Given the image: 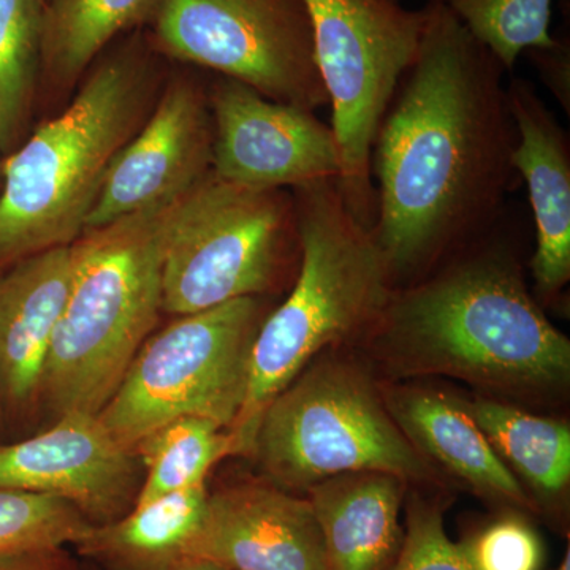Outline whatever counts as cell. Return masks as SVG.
Returning a JSON list of instances; mask_svg holds the SVG:
<instances>
[{"mask_svg": "<svg viewBox=\"0 0 570 570\" xmlns=\"http://www.w3.org/2000/svg\"><path fill=\"white\" fill-rule=\"evenodd\" d=\"M392 2H397V3H400V0H392Z\"/></svg>", "mask_w": 570, "mask_h": 570, "instance_id": "e575fe53", "label": "cell"}, {"mask_svg": "<svg viewBox=\"0 0 570 570\" xmlns=\"http://www.w3.org/2000/svg\"><path fill=\"white\" fill-rule=\"evenodd\" d=\"M3 423H6V411H3L2 400H0V434H2Z\"/></svg>", "mask_w": 570, "mask_h": 570, "instance_id": "1f68e13d", "label": "cell"}, {"mask_svg": "<svg viewBox=\"0 0 570 570\" xmlns=\"http://www.w3.org/2000/svg\"><path fill=\"white\" fill-rule=\"evenodd\" d=\"M448 9L468 32L512 71L524 52L550 50L551 0H431Z\"/></svg>", "mask_w": 570, "mask_h": 570, "instance_id": "cb8c5ba5", "label": "cell"}, {"mask_svg": "<svg viewBox=\"0 0 570 570\" xmlns=\"http://www.w3.org/2000/svg\"><path fill=\"white\" fill-rule=\"evenodd\" d=\"M159 0H48L41 78L69 91L124 33L148 24Z\"/></svg>", "mask_w": 570, "mask_h": 570, "instance_id": "ffe728a7", "label": "cell"}, {"mask_svg": "<svg viewBox=\"0 0 570 570\" xmlns=\"http://www.w3.org/2000/svg\"><path fill=\"white\" fill-rule=\"evenodd\" d=\"M489 234L431 275L393 288L365 333L393 377L449 376L512 396L568 384L570 343Z\"/></svg>", "mask_w": 570, "mask_h": 570, "instance_id": "7a4b0ae2", "label": "cell"}, {"mask_svg": "<svg viewBox=\"0 0 570 570\" xmlns=\"http://www.w3.org/2000/svg\"><path fill=\"white\" fill-rule=\"evenodd\" d=\"M299 250L294 195L209 174L179 198L164 247L163 311L189 316L264 296Z\"/></svg>", "mask_w": 570, "mask_h": 570, "instance_id": "ba28073f", "label": "cell"}, {"mask_svg": "<svg viewBox=\"0 0 570 570\" xmlns=\"http://www.w3.org/2000/svg\"><path fill=\"white\" fill-rule=\"evenodd\" d=\"M208 493L204 483L135 505L111 523L91 524L75 551L100 570H174L200 527Z\"/></svg>", "mask_w": 570, "mask_h": 570, "instance_id": "d6986e66", "label": "cell"}, {"mask_svg": "<svg viewBox=\"0 0 570 570\" xmlns=\"http://www.w3.org/2000/svg\"><path fill=\"white\" fill-rule=\"evenodd\" d=\"M75 570H99V569L94 568V566L89 564V562H86V564H80V562H78L77 568H75Z\"/></svg>", "mask_w": 570, "mask_h": 570, "instance_id": "d6a6232c", "label": "cell"}, {"mask_svg": "<svg viewBox=\"0 0 570 570\" xmlns=\"http://www.w3.org/2000/svg\"><path fill=\"white\" fill-rule=\"evenodd\" d=\"M292 195L298 272L254 341L245 406L230 430L238 455H250L266 404L318 354L365 336L393 291L376 239L348 212L336 179L295 187Z\"/></svg>", "mask_w": 570, "mask_h": 570, "instance_id": "277c9868", "label": "cell"}, {"mask_svg": "<svg viewBox=\"0 0 570 570\" xmlns=\"http://www.w3.org/2000/svg\"><path fill=\"white\" fill-rule=\"evenodd\" d=\"M318 75L332 105L341 195L366 228L376 220L371 153L385 111L417 55L425 9L392 0H305Z\"/></svg>", "mask_w": 570, "mask_h": 570, "instance_id": "9c48e42d", "label": "cell"}, {"mask_svg": "<svg viewBox=\"0 0 570 570\" xmlns=\"http://www.w3.org/2000/svg\"><path fill=\"white\" fill-rule=\"evenodd\" d=\"M156 71L134 37L105 51L69 107L3 159L0 273L82 235L112 160L156 104Z\"/></svg>", "mask_w": 570, "mask_h": 570, "instance_id": "3957f363", "label": "cell"}, {"mask_svg": "<svg viewBox=\"0 0 570 570\" xmlns=\"http://www.w3.org/2000/svg\"><path fill=\"white\" fill-rule=\"evenodd\" d=\"M148 26L165 58L303 110L328 105L305 0H159Z\"/></svg>", "mask_w": 570, "mask_h": 570, "instance_id": "30bf717a", "label": "cell"}, {"mask_svg": "<svg viewBox=\"0 0 570 570\" xmlns=\"http://www.w3.org/2000/svg\"><path fill=\"white\" fill-rule=\"evenodd\" d=\"M77 564L66 547L0 551V570H75Z\"/></svg>", "mask_w": 570, "mask_h": 570, "instance_id": "f1b7e54d", "label": "cell"}, {"mask_svg": "<svg viewBox=\"0 0 570 570\" xmlns=\"http://www.w3.org/2000/svg\"><path fill=\"white\" fill-rule=\"evenodd\" d=\"M3 159H6V157H3V154L0 153V176H2V164H3Z\"/></svg>", "mask_w": 570, "mask_h": 570, "instance_id": "836d02e7", "label": "cell"}, {"mask_svg": "<svg viewBox=\"0 0 570 570\" xmlns=\"http://www.w3.org/2000/svg\"><path fill=\"white\" fill-rule=\"evenodd\" d=\"M134 452L145 468L135 505L204 485L214 464L225 456L238 455L234 434L202 417L171 420L135 445Z\"/></svg>", "mask_w": 570, "mask_h": 570, "instance_id": "7402d4cb", "label": "cell"}, {"mask_svg": "<svg viewBox=\"0 0 570 570\" xmlns=\"http://www.w3.org/2000/svg\"><path fill=\"white\" fill-rule=\"evenodd\" d=\"M392 570H472L460 546L449 539L438 501L407 502L403 547Z\"/></svg>", "mask_w": 570, "mask_h": 570, "instance_id": "484cf974", "label": "cell"}, {"mask_svg": "<svg viewBox=\"0 0 570 570\" xmlns=\"http://www.w3.org/2000/svg\"><path fill=\"white\" fill-rule=\"evenodd\" d=\"M212 165L208 92L190 80L170 82L112 160L82 234L181 197L212 174Z\"/></svg>", "mask_w": 570, "mask_h": 570, "instance_id": "4fadbf2b", "label": "cell"}, {"mask_svg": "<svg viewBox=\"0 0 570 570\" xmlns=\"http://www.w3.org/2000/svg\"><path fill=\"white\" fill-rule=\"evenodd\" d=\"M406 483L387 472H348L307 489L326 570H392L404 540Z\"/></svg>", "mask_w": 570, "mask_h": 570, "instance_id": "ac0fdd59", "label": "cell"}, {"mask_svg": "<svg viewBox=\"0 0 570 570\" xmlns=\"http://www.w3.org/2000/svg\"><path fill=\"white\" fill-rule=\"evenodd\" d=\"M208 104L217 178L253 189H295L340 178L335 134L316 112L276 102L220 75Z\"/></svg>", "mask_w": 570, "mask_h": 570, "instance_id": "8fae6325", "label": "cell"}, {"mask_svg": "<svg viewBox=\"0 0 570 570\" xmlns=\"http://www.w3.org/2000/svg\"><path fill=\"white\" fill-rule=\"evenodd\" d=\"M91 524L62 499L0 489V551L73 546Z\"/></svg>", "mask_w": 570, "mask_h": 570, "instance_id": "d4e9b609", "label": "cell"}, {"mask_svg": "<svg viewBox=\"0 0 570 570\" xmlns=\"http://www.w3.org/2000/svg\"><path fill=\"white\" fill-rule=\"evenodd\" d=\"M48 0H0V153L29 137L41 85V39Z\"/></svg>", "mask_w": 570, "mask_h": 570, "instance_id": "603a6c76", "label": "cell"}, {"mask_svg": "<svg viewBox=\"0 0 570 570\" xmlns=\"http://www.w3.org/2000/svg\"><path fill=\"white\" fill-rule=\"evenodd\" d=\"M181 197L73 243L70 294L41 379L40 403L56 417L99 414L151 336L163 311L165 238Z\"/></svg>", "mask_w": 570, "mask_h": 570, "instance_id": "5b68a950", "label": "cell"}, {"mask_svg": "<svg viewBox=\"0 0 570 570\" xmlns=\"http://www.w3.org/2000/svg\"><path fill=\"white\" fill-rule=\"evenodd\" d=\"M227 570H326L324 539L309 499L272 482H242L208 493L186 547Z\"/></svg>", "mask_w": 570, "mask_h": 570, "instance_id": "5bb4252c", "label": "cell"}, {"mask_svg": "<svg viewBox=\"0 0 570 570\" xmlns=\"http://www.w3.org/2000/svg\"><path fill=\"white\" fill-rule=\"evenodd\" d=\"M141 469L137 453L89 412H66L36 436L0 444V489L62 499L92 524L135 508Z\"/></svg>", "mask_w": 570, "mask_h": 570, "instance_id": "7c38bea8", "label": "cell"}, {"mask_svg": "<svg viewBox=\"0 0 570 570\" xmlns=\"http://www.w3.org/2000/svg\"><path fill=\"white\" fill-rule=\"evenodd\" d=\"M460 549L472 570H540L543 564L538 532L517 515L487 524Z\"/></svg>", "mask_w": 570, "mask_h": 570, "instance_id": "4316f807", "label": "cell"}, {"mask_svg": "<svg viewBox=\"0 0 570 570\" xmlns=\"http://www.w3.org/2000/svg\"><path fill=\"white\" fill-rule=\"evenodd\" d=\"M554 570H570V547H568L564 557H562L560 564H558V568Z\"/></svg>", "mask_w": 570, "mask_h": 570, "instance_id": "4dcf8cb0", "label": "cell"}, {"mask_svg": "<svg viewBox=\"0 0 570 570\" xmlns=\"http://www.w3.org/2000/svg\"><path fill=\"white\" fill-rule=\"evenodd\" d=\"M534 63L538 66L543 81L549 86L551 92L557 97L566 111H569L570 100V77H569V51L564 45L558 43L550 50L531 51Z\"/></svg>", "mask_w": 570, "mask_h": 570, "instance_id": "83f0119b", "label": "cell"}, {"mask_svg": "<svg viewBox=\"0 0 570 570\" xmlns=\"http://www.w3.org/2000/svg\"><path fill=\"white\" fill-rule=\"evenodd\" d=\"M174 570H227L216 562L204 560V558L184 557Z\"/></svg>", "mask_w": 570, "mask_h": 570, "instance_id": "f546056e", "label": "cell"}, {"mask_svg": "<svg viewBox=\"0 0 570 570\" xmlns=\"http://www.w3.org/2000/svg\"><path fill=\"white\" fill-rule=\"evenodd\" d=\"M73 245L22 258L0 273V400L7 419L40 404L41 379L70 294Z\"/></svg>", "mask_w": 570, "mask_h": 570, "instance_id": "2e32d148", "label": "cell"}, {"mask_svg": "<svg viewBox=\"0 0 570 570\" xmlns=\"http://www.w3.org/2000/svg\"><path fill=\"white\" fill-rule=\"evenodd\" d=\"M266 316L264 296H245L179 317L145 341L97 415L130 450L181 417L232 430L245 406L250 354Z\"/></svg>", "mask_w": 570, "mask_h": 570, "instance_id": "52a82bcc", "label": "cell"}, {"mask_svg": "<svg viewBox=\"0 0 570 570\" xmlns=\"http://www.w3.org/2000/svg\"><path fill=\"white\" fill-rule=\"evenodd\" d=\"M379 389L396 425L430 463L436 461L483 497L515 509H535L519 479L469 414L464 401L411 385Z\"/></svg>", "mask_w": 570, "mask_h": 570, "instance_id": "e0dca14e", "label": "cell"}, {"mask_svg": "<svg viewBox=\"0 0 570 570\" xmlns=\"http://www.w3.org/2000/svg\"><path fill=\"white\" fill-rule=\"evenodd\" d=\"M249 456L287 491L348 472H387L404 482L436 478L390 415L376 382L335 358L305 367L266 404Z\"/></svg>", "mask_w": 570, "mask_h": 570, "instance_id": "8992f818", "label": "cell"}, {"mask_svg": "<svg viewBox=\"0 0 570 570\" xmlns=\"http://www.w3.org/2000/svg\"><path fill=\"white\" fill-rule=\"evenodd\" d=\"M504 73L448 9L430 0L417 55L371 153L377 202L371 234L393 288L401 277L426 276L508 212L519 175Z\"/></svg>", "mask_w": 570, "mask_h": 570, "instance_id": "6da1fadb", "label": "cell"}, {"mask_svg": "<svg viewBox=\"0 0 570 570\" xmlns=\"http://www.w3.org/2000/svg\"><path fill=\"white\" fill-rule=\"evenodd\" d=\"M505 86L517 127L513 168L527 184L534 219V291L551 302L570 279L569 137L531 81L512 78Z\"/></svg>", "mask_w": 570, "mask_h": 570, "instance_id": "9a60e30c", "label": "cell"}, {"mask_svg": "<svg viewBox=\"0 0 570 570\" xmlns=\"http://www.w3.org/2000/svg\"><path fill=\"white\" fill-rule=\"evenodd\" d=\"M464 406L505 466L515 469L534 494L547 504L564 494L570 480L568 423L540 417L490 397L464 401Z\"/></svg>", "mask_w": 570, "mask_h": 570, "instance_id": "44dd1931", "label": "cell"}]
</instances>
